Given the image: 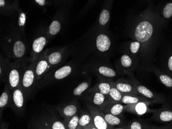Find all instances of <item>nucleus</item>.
Listing matches in <instances>:
<instances>
[{
  "mask_svg": "<svg viewBox=\"0 0 172 129\" xmlns=\"http://www.w3.org/2000/svg\"><path fill=\"white\" fill-rule=\"evenodd\" d=\"M92 46L96 58L109 62L108 56L112 46V41L107 33L98 31L93 37Z\"/></svg>",
  "mask_w": 172,
  "mask_h": 129,
  "instance_id": "nucleus-6",
  "label": "nucleus"
},
{
  "mask_svg": "<svg viewBox=\"0 0 172 129\" xmlns=\"http://www.w3.org/2000/svg\"><path fill=\"white\" fill-rule=\"evenodd\" d=\"M35 62H30L21 80L20 87L25 94L27 100L34 96L37 90V80L35 71Z\"/></svg>",
  "mask_w": 172,
  "mask_h": 129,
  "instance_id": "nucleus-7",
  "label": "nucleus"
},
{
  "mask_svg": "<svg viewBox=\"0 0 172 129\" xmlns=\"http://www.w3.org/2000/svg\"><path fill=\"white\" fill-rule=\"evenodd\" d=\"M110 19V12L107 9H103L98 18V27L99 28L98 31H103V29L107 26Z\"/></svg>",
  "mask_w": 172,
  "mask_h": 129,
  "instance_id": "nucleus-32",
  "label": "nucleus"
},
{
  "mask_svg": "<svg viewBox=\"0 0 172 129\" xmlns=\"http://www.w3.org/2000/svg\"><path fill=\"white\" fill-rule=\"evenodd\" d=\"M5 4L4 0H0V6L3 7Z\"/></svg>",
  "mask_w": 172,
  "mask_h": 129,
  "instance_id": "nucleus-39",
  "label": "nucleus"
},
{
  "mask_svg": "<svg viewBox=\"0 0 172 129\" xmlns=\"http://www.w3.org/2000/svg\"><path fill=\"white\" fill-rule=\"evenodd\" d=\"M82 98L85 105H89L102 110L109 101L108 97L99 92L87 90L82 95Z\"/></svg>",
  "mask_w": 172,
  "mask_h": 129,
  "instance_id": "nucleus-10",
  "label": "nucleus"
},
{
  "mask_svg": "<svg viewBox=\"0 0 172 129\" xmlns=\"http://www.w3.org/2000/svg\"><path fill=\"white\" fill-rule=\"evenodd\" d=\"M9 126H10V123L9 122L1 121V122H0V129H7L9 128Z\"/></svg>",
  "mask_w": 172,
  "mask_h": 129,
  "instance_id": "nucleus-37",
  "label": "nucleus"
},
{
  "mask_svg": "<svg viewBox=\"0 0 172 129\" xmlns=\"http://www.w3.org/2000/svg\"><path fill=\"white\" fill-rule=\"evenodd\" d=\"M112 83L123 95H139L128 79H117L116 81L113 80Z\"/></svg>",
  "mask_w": 172,
  "mask_h": 129,
  "instance_id": "nucleus-17",
  "label": "nucleus"
},
{
  "mask_svg": "<svg viewBox=\"0 0 172 129\" xmlns=\"http://www.w3.org/2000/svg\"><path fill=\"white\" fill-rule=\"evenodd\" d=\"M149 120L163 123L172 122V108L170 107H163V108L156 110L153 113L152 117Z\"/></svg>",
  "mask_w": 172,
  "mask_h": 129,
  "instance_id": "nucleus-19",
  "label": "nucleus"
},
{
  "mask_svg": "<svg viewBox=\"0 0 172 129\" xmlns=\"http://www.w3.org/2000/svg\"><path fill=\"white\" fill-rule=\"evenodd\" d=\"M55 108L63 118L73 116L82 110L80 104L76 99L71 100L69 103L59 104L55 106Z\"/></svg>",
  "mask_w": 172,
  "mask_h": 129,
  "instance_id": "nucleus-12",
  "label": "nucleus"
},
{
  "mask_svg": "<svg viewBox=\"0 0 172 129\" xmlns=\"http://www.w3.org/2000/svg\"><path fill=\"white\" fill-rule=\"evenodd\" d=\"M129 36L141 44L138 70L150 71L153 63L156 26L147 12H142L133 20L128 28Z\"/></svg>",
  "mask_w": 172,
  "mask_h": 129,
  "instance_id": "nucleus-1",
  "label": "nucleus"
},
{
  "mask_svg": "<svg viewBox=\"0 0 172 129\" xmlns=\"http://www.w3.org/2000/svg\"><path fill=\"white\" fill-rule=\"evenodd\" d=\"M79 129H97L94 124L92 116L88 110L87 111L84 109L80 110Z\"/></svg>",
  "mask_w": 172,
  "mask_h": 129,
  "instance_id": "nucleus-21",
  "label": "nucleus"
},
{
  "mask_svg": "<svg viewBox=\"0 0 172 129\" xmlns=\"http://www.w3.org/2000/svg\"><path fill=\"white\" fill-rule=\"evenodd\" d=\"M123 96V94L115 86H113L112 83V86L109 92L108 98L109 101L120 103Z\"/></svg>",
  "mask_w": 172,
  "mask_h": 129,
  "instance_id": "nucleus-33",
  "label": "nucleus"
},
{
  "mask_svg": "<svg viewBox=\"0 0 172 129\" xmlns=\"http://www.w3.org/2000/svg\"><path fill=\"white\" fill-rule=\"evenodd\" d=\"M12 99V91L7 85H5L3 92L0 97V117L2 121V116L4 110L8 108H11Z\"/></svg>",
  "mask_w": 172,
  "mask_h": 129,
  "instance_id": "nucleus-23",
  "label": "nucleus"
},
{
  "mask_svg": "<svg viewBox=\"0 0 172 129\" xmlns=\"http://www.w3.org/2000/svg\"><path fill=\"white\" fill-rule=\"evenodd\" d=\"M35 1L41 6H43L45 4V0H35Z\"/></svg>",
  "mask_w": 172,
  "mask_h": 129,
  "instance_id": "nucleus-38",
  "label": "nucleus"
},
{
  "mask_svg": "<svg viewBox=\"0 0 172 129\" xmlns=\"http://www.w3.org/2000/svg\"><path fill=\"white\" fill-rule=\"evenodd\" d=\"M79 113L80 112L73 116L64 118L62 122L66 129H79Z\"/></svg>",
  "mask_w": 172,
  "mask_h": 129,
  "instance_id": "nucleus-30",
  "label": "nucleus"
},
{
  "mask_svg": "<svg viewBox=\"0 0 172 129\" xmlns=\"http://www.w3.org/2000/svg\"><path fill=\"white\" fill-rule=\"evenodd\" d=\"M30 62V58L25 57L11 62L5 83L11 90L19 87L25 70Z\"/></svg>",
  "mask_w": 172,
  "mask_h": 129,
  "instance_id": "nucleus-5",
  "label": "nucleus"
},
{
  "mask_svg": "<svg viewBox=\"0 0 172 129\" xmlns=\"http://www.w3.org/2000/svg\"><path fill=\"white\" fill-rule=\"evenodd\" d=\"M84 72L96 76L98 80L112 81L119 77L116 70L111 67L109 62L94 58L83 64Z\"/></svg>",
  "mask_w": 172,
  "mask_h": 129,
  "instance_id": "nucleus-4",
  "label": "nucleus"
},
{
  "mask_svg": "<svg viewBox=\"0 0 172 129\" xmlns=\"http://www.w3.org/2000/svg\"><path fill=\"white\" fill-rule=\"evenodd\" d=\"M128 79L134 85L139 94L144 97V98L147 99L149 101L153 103H163L165 101V99L163 96L156 93H154L146 86L141 85L138 80L134 77L133 75L129 76Z\"/></svg>",
  "mask_w": 172,
  "mask_h": 129,
  "instance_id": "nucleus-11",
  "label": "nucleus"
},
{
  "mask_svg": "<svg viewBox=\"0 0 172 129\" xmlns=\"http://www.w3.org/2000/svg\"><path fill=\"white\" fill-rule=\"evenodd\" d=\"M140 50H141V44L139 42L133 40L132 41H131V42L129 43V45H128L126 53L131 55V56L136 60L139 62Z\"/></svg>",
  "mask_w": 172,
  "mask_h": 129,
  "instance_id": "nucleus-29",
  "label": "nucleus"
},
{
  "mask_svg": "<svg viewBox=\"0 0 172 129\" xmlns=\"http://www.w3.org/2000/svg\"><path fill=\"white\" fill-rule=\"evenodd\" d=\"M104 118L107 123L112 126L121 127L126 125L127 122L123 118V116H116L109 113H104Z\"/></svg>",
  "mask_w": 172,
  "mask_h": 129,
  "instance_id": "nucleus-27",
  "label": "nucleus"
},
{
  "mask_svg": "<svg viewBox=\"0 0 172 129\" xmlns=\"http://www.w3.org/2000/svg\"><path fill=\"white\" fill-rule=\"evenodd\" d=\"M83 64L77 59L70 61L54 70L50 71L41 80L37 82V89H41L53 83L77 76L83 71Z\"/></svg>",
  "mask_w": 172,
  "mask_h": 129,
  "instance_id": "nucleus-3",
  "label": "nucleus"
},
{
  "mask_svg": "<svg viewBox=\"0 0 172 129\" xmlns=\"http://www.w3.org/2000/svg\"><path fill=\"white\" fill-rule=\"evenodd\" d=\"M11 61L6 58H2L1 57L0 60V79L5 84L6 83L8 74L9 71V67Z\"/></svg>",
  "mask_w": 172,
  "mask_h": 129,
  "instance_id": "nucleus-28",
  "label": "nucleus"
},
{
  "mask_svg": "<svg viewBox=\"0 0 172 129\" xmlns=\"http://www.w3.org/2000/svg\"><path fill=\"white\" fill-rule=\"evenodd\" d=\"M139 62L127 53H123L114 65L119 76H131L138 70Z\"/></svg>",
  "mask_w": 172,
  "mask_h": 129,
  "instance_id": "nucleus-8",
  "label": "nucleus"
},
{
  "mask_svg": "<svg viewBox=\"0 0 172 129\" xmlns=\"http://www.w3.org/2000/svg\"><path fill=\"white\" fill-rule=\"evenodd\" d=\"M119 129H153V127L150 123L142 119H133L127 122L126 125L123 126L117 127Z\"/></svg>",
  "mask_w": 172,
  "mask_h": 129,
  "instance_id": "nucleus-24",
  "label": "nucleus"
},
{
  "mask_svg": "<svg viewBox=\"0 0 172 129\" xmlns=\"http://www.w3.org/2000/svg\"><path fill=\"white\" fill-rule=\"evenodd\" d=\"M163 15L165 18L168 19L172 16V3H168L163 9Z\"/></svg>",
  "mask_w": 172,
  "mask_h": 129,
  "instance_id": "nucleus-35",
  "label": "nucleus"
},
{
  "mask_svg": "<svg viewBox=\"0 0 172 129\" xmlns=\"http://www.w3.org/2000/svg\"><path fill=\"white\" fill-rule=\"evenodd\" d=\"M55 107L44 104L34 113L27 123L28 129H66Z\"/></svg>",
  "mask_w": 172,
  "mask_h": 129,
  "instance_id": "nucleus-2",
  "label": "nucleus"
},
{
  "mask_svg": "<svg viewBox=\"0 0 172 129\" xmlns=\"http://www.w3.org/2000/svg\"><path fill=\"white\" fill-rule=\"evenodd\" d=\"M48 61L50 66V70H54L63 65L65 61V49L54 50L52 52L46 51Z\"/></svg>",
  "mask_w": 172,
  "mask_h": 129,
  "instance_id": "nucleus-16",
  "label": "nucleus"
},
{
  "mask_svg": "<svg viewBox=\"0 0 172 129\" xmlns=\"http://www.w3.org/2000/svg\"><path fill=\"white\" fill-rule=\"evenodd\" d=\"M26 15L23 12H21L19 16L18 19V25L20 27L23 28L25 26V22H26Z\"/></svg>",
  "mask_w": 172,
  "mask_h": 129,
  "instance_id": "nucleus-36",
  "label": "nucleus"
},
{
  "mask_svg": "<svg viewBox=\"0 0 172 129\" xmlns=\"http://www.w3.org/2000/svg\"><path fill=\"white\" fill-rule=\"evenodd\" d=\"M149 101L147 99L139 95H123L120 103L124 104H131L141 101Z\"/></svg>",
  "mask_w": 172,
  "mask_h": 129,
  "instance_id": "nucleus-31",
  "label": "nucleus"
},
{
  "mask_svg": "<svg viewBox=\"0 0 172 129\" xmlns=\"http://www.w3.org/2000/svg\"><path fill=\"white\" fill-rule=\"evenodd\" d=\"M113 81V80H112ZM112 86V81H105V80H98V83L95 85L90 88L88 90L89 91H95L99 92L104 94L108 97L109 92Z\"/></svg>",
  "mask_w": 172,
  "mask_h": 129,
  "instance_id": "nucleus-26",
  "label": "nucleus"
},
{
  "mask_svg": "<svg viewBox=\"0 0 172 129\" xmlns=\"http://www.w3.org/2000/svg\"><path fill=\"white\" fill-rule=\"evenodd\" d=\"M91 82L92 79L90 76H88L84 80L80 82L71 92L72 100H77L79 98H80L82 95L90 88Z\"/></svg>",
  "mask_w": 172,
  "mask_h": 129,
  "instance_id": "nucleus-20",
  "label": "nucleus"
},
{
  "mask_svg": "<svg viewBox=\"0 0 172 129\" xmlns=\"http://www.w3.org/2000/svg\"><path fill=\"white\" fill-rule=\"evenodd\" d=\"M150 71H152L153 73H154L159 81L164 85L172 89V77L161 71L156 67H151Z\"/></svg>",
  "mask_w": 172,
  "mask_h": 129,
  "instance_id": "nucleus-25",
  "label": "nucleus"
},
{
  "mask_svg": "<svg viewBox=\"0 0 172 129\" xmlns=\"http://www.w3.org/2000/svg\"><path fill=\"white\" fill-rule=\"evenodd\" d=\"M61 28V23L58 20H54L52 21L48 30V34L50 37L56 35L60 31Z\"/></svg>",
  "mask_w": 172,
  "mask_h": 129,
  "instance_id": "nucleus-34",
  "label": "nucleus"
},
{
  "mask_svg": "<svg viewBox=\"0 0 172 129\" xmlns=\"http://www.w3.org/2000/svg\"><path fill=\"white\" fill-rule=\"evenodd\" d=\"M47 42L48 40L45 35H41L35 39L32 45L31 55L30 58V62H35L37 60Z\"/></svg>",
  "mask_w": 172,
  "mask_h": 129,
  "instance_id": "nucleus-18",
  "label": "nucleus"
},
{
  "mask_svg": "<svg viewBox=\"0 0 172 129\" xmlns=\"http://www.w3.org/2000/svg\"><path fill=\"white\" fill-rule=\"evenodd\" d=\"M12 91V99L10 108L16 115L22 117L25 114V105L27 101L25 94L20 86Z\"/></svg>",
  "mask_w": 172,
  "mask_h": 129,
  "instance_id": "nucleus-9",
  "label": "nucleus"
},
{
  "mask_svg": "<svg viewBox=\"0 0 172 129\" xmlns=\"http://www.w3.org/2000/svg\"><path fill=\"white\" fill-rule=\"evenodd\" d=\"M50 66L47 58L46 52H45L41 54L35 61V71L37 81L41 80L50 71Z\"/></svg>",
  "mask_w": 172,
  "mask_h": 129,
  "instance_id": "nucleus-14",
  "label": "nucleus"
},
{
  "mask_svg": "<svg viewBox=\"0 0 172 129\" xmlns=\"http://www.w3.org/2000/svg\"><path fill=\"white\" fill-rule=\"evenodd\" d=\"M126 104L116 102L109 101L102 109L103 112L109 113L116 116H122L123 112H125Z\"/></svg>",
  "mask_w": 172,
  "mask_h": 129,
  "instance_id": "nucleus-22",
  "label": "nucleus"
},
{
  "mask_svg": "<svg viewBox=\"0 0 172 129\" xmlns=\"http://www.w3.org/2000/svg\"><path fill=\"white\" fill-rule=\"evenodd\" d=\"M86 107L92 116L97 129H115L114 127L110 126L106 122L104 118V112L102 110L90 105H86Z\"/></svg>",
  "mask_w": 172,
  "mask_h": 129,
  "instance_id": "nucleus-13",
  "label": "nucleus"
},
{
  "mask_svg": "<svg viewBox=\"0 0 172 129\" xmlns=\"http://www.w3.org/2000/svg\"><path fill=\"white\" fill-rule=\"evenodd\" d=\"M153 103L151 101H141L131 104H126L125 112L136 116H142L148 113H154L156 110H151L149 105Z\"/></svg>",
  "mask_w": 172,
  "mask_h": 129,
  "instance_id": "nucleus-15",
  "label": "nucleus"
}]
</instances>
